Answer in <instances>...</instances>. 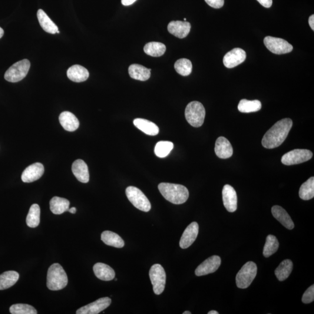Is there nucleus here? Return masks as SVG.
I'll list each match as a JSON object with an SVG mask.
<instances>
[{"label":"nucleus","mask_w":314,"mask_h":314,"mask_svg":"<svg viewBox=\"0 0 314 314\" xmlns=\"http://www.w3.org/2000/svg\"><path fill=\"white\" fill-rule=\"evenodd\" d=\"M293 121L291 119L285 118L277 122L264 135L262 144L268 149H272L280 146L286 140L292 129Z\"/></svg>","instance_id":"f257e3e1"},{"label":"nucleus","mask_w":314,"mask_h":314,"mask_svg":"<svg viewBox=\"0 0 314 314\" xmlns=\"http://www.w3.org/2000/svg\"><path fill=\"white\" fill-rule=\"evenodd\" d=\"M158 189L165 199L174 204L184 203L189 196L187 188L181 184L161 183Z\"/></svg>","instance_id":"f03ea898"},{"label":"nucleus","mask_w":314,"mask_h":314,"mask_svg":"<svg viewBox=\"0 0 314 314\" xmlns=\"http://www.w3.org/2000/svg\"><path fill=\"white\" fill-rule=\"evenodd\" d=\"M68 282L67 273L60 264L55 263L49 268L47 277V286L51 290L65 288Z\"/></svg>","instance_id":"7ed1b4c3"},{"label":"nucleus","mask_w":314,"mask_h":314,"mask_svg":"<svg viewBox=\"0 0 314 314\" xmlns=\"http://www.w3.org/2000/svg\"><path fill=\"white\" fill-rule=\"evenodd\" d=\"M206 110L203 105L198 101H192L187 105L185 110V117L188 123L195 128H199L203 125Z\"/></svg>","instance_id":"20e7f679"},{"label":"nucleus","mask_w":314,"mask_h":314,"mask_svg":"<svg viewBox=\"0 0 314 314\" xmlns=\"http://www.w3.org/2000/svg\"><path fill=\"white\" fill-rule=\"evenodd\" d=\"M257 267L252 261L247 262L237 273L236 277V285L240 289L249 287L257 275Z\"/></svg>","instance_id":"39448f33"},{"label":"nucleus","mask_w":314,"mask_h":314,"mask_svg":"<svg viewBox=\"0 0 314 314\" xmlns=\"http://www.w3.org/2000/svg\"><path fill=\"white\" fill-rule=\"evenodd\" d=\"M30 67L31 62L27 59L16 62L6 71L4 78L12 83L21 81L27 75Z\"/></svg>","instance_id":"423d86ee"},{"label":"nucleus","mask_w":314,"mask_h":314,"mask_svg":"<svg viewBox=\"0 0 314 314\" xmlns=\"http://www.w3.org/2000/svg\"><path fill=\"white\" fill-rule=\"evenodd\" d=\"M126 194L128 200L137 209L144 212H148L151 210L150 201L139 188L129 186L126 189Z\"/></svg>","instance_id":"0eeeda50"},{"label":"nucleus","mask_w":314,"mask_h":314,"mask_svg":"<svg viewBox=\"0 0 314 314\" xmlns=\"http://www.w3.org/2000/svg\"><path fill=\"white\" fill-rule=\"evenodd\" d=\"M149 276L155 295H159L164 292L166 284V273L160 264H154L149 272Z\"/></svg>","instance_id":"6e6552de"},{"label":"nucleus","mask_w":314,"mask_h":314,"mask_svg":"<svg viewBox=\"0 0 314 314\" xmlns=\"http://www.w3.org/2000/svg\"><path fill=\"white\" fill-rule=\"evenodd\" d=\"M313 154L306 149H295L283 155L281 161L286 165H292L305 163L312 159Z\"/></svg>","instance_id":"1a4fd4ad"},{"label":"nucleus","mask_w":314,"mask_h":314,"mask_svg":"<svg viewBox=\"0 0 314 314\" xmlns=\"http://www.w3.org/2000/svg\"><path fill=\"white\" fill-rule=\"evenodd\" d=\"M264 45L270 52L275 54L289 53L293 50V46L285 40L267 36L264 40Z\"/></svg>","instance_id":"9d476101"},{"label":"nucleus","mask_w":314,"mask_h":314,"mask_svg":"<svg viewBox=\"0 0 314 314\" xmlns=\"http://www.w3.org/2000/svg\"><path fill=\"white\" fill-rule=\"evenodd\" d=\"M111 299L102 297L89 305L81 307L77 311V314H97L111 305Z\"/></svg>","instance_id":"9b49d317"},{"label":"nucleus","mask_w":314,"mask_h":314,"mask_svg":"<svg viewBox=\"0 0 314 314\" xmlns=\"http://www.w3.org/2000/svg\"><path fill=\"white\" fill-rule=\"evenodd\" d=\"M221 264V259L219 256H211L197 268L195 274L197 276H201L214 273L219 269Z\"/></svg>","instance_id":"f8f14e48"},{"label":"nucleus","mask_w":314,"mask_h":314,"mask_svg":"<svg viewBox=\"0 0 314 314\" xmlns=\"http://www.w3.org/2000/svg\"><path fill=\"white\" fill-rule=\"evenodd\" d=\"M246 58L245 51L235 48L227 52L223 59L224 64L227 68H233L243 63Z\"/></svg>","instance_id":"ddd939ff"},{"label":"nucleus","mask_w":314,"mask_h":314,"mask_svg":"<svg viewBox=\"0 0 314 314\" xmlns=\"http://www.w3.org/2000/svg\"><path fill=\"white\" fill-rule=\"evenodd\" d=\"M223 203L228 212L233 213L237 207V197L235 190L230 185H224L223 190Z\"/></svg>","instance_id":"4468645a"},{"label":"nucleus","mask_w":314,"mask_h":314,"mask_svg":"<svg viewBox=\"0 0 314 314\" xmlns=\"http://www.w3.org/2000/svg\"><path fill=\"white\" fill-rule=\"evenodd\" d=\"M44 173V165L39 163H35L26 168L22 173V180L25 183H31L39 179Z\"/></svg>","instance_id":"2eb2a0df"},{"label":"nucleus","mask_w":314,"mask_h":314,"mask_svg":"<svg viewBox=\"0 0 314 314\" xmlns=\"http://www.w3.org/2000/svg\"><path fill=\"white\" fill-rule=\"evenodd\" d=\"M199 226L196 222L191 223L185 229L181 237L179 245L181 249L189 247L196 240L198 236Z\"/></svg>","instance_id":"dca6fc26"},{"label":"nucleus","mask_w":314,"mask_h":314,"mask_svg":"<svg viewBox=\"0 0 314 314\" xmlns=\"http://www.w3.org/2000/svg\"><path fill=\"white\" fill-rule=\"evenodd\" d=\"M191 25L186 21H171L168 25V31L178 38L183 39L189 34Z\"/></svg>","instance_id":"f3484780"},{"label":"nucleus","mask_w":314,"mask_h":314,"mask_svg":"<svg viewBox=\"0 0 314 314\" xmlns=\"http://www.w3.org/2000/svg\"><path fill=\"white\" fill-rule=\"evenodd\" d=\"M215 152L217 156L222 159H227L232 157L233 150L230 141L224 137L217 138L215 146Z\"/></svg>","instance_id":"a211bd4d"},{"label":"nucleus","mask_w":314,"mask_h":314,"mask_svg":"<svg viewBox=\"0 0 314 314\" xmlns=\"http://www.w3.org/2000/svg\"><path fill=\"white\" fill-rule=\"evenodd\" d=\"M72 171L77 179L82 183H87L89 181L88 167L84 161L76 160L72 164Z\"/></svg>","instance_id":"6ab92c4d"},{"label":"nucleus","mask_w":314,"mask_h":314,"mask_svg":"<svg viewBox=\"0 0 314 314\" xmlns=\"http://www.w3.org/2000/svg\"><path fill=\"white\" fill-rule=\"evenodd\" d=\"M272 214L274 218L287 229L292 230L295 227L292 218L282 207L275 206L272 208Z\"/></svg>","instance_id":"aec40b11"},{"label":"nucleus","mask_w":314,"mask_h":314,"mask_svg":"<svg viewBox=\"0 0 314 314\" xmlns=\"http://www.w3.org/2000/svg\"><path fill=\"white\" fill-rule=\"evenodd\" d=\"M59 122L64 130L69 132H74L79 127L78 118L70 112H62L59 117Z\"/></svg>","instance_id":"412c9836"},{"label":"nucleus","mask_w":314,"mask_h":314,"mask_svg":"<svg viewBox=\"0 0 314 314\" xmlns=\"http://www.w3.org/2000/svg\"><path fill=\"white\" fill-rule=\"evenodd\" d=\"M67 77L71 81L80 83L87 80L89 77V72L87 69L81 65L72 66L67 71Z\"/></svg>","instance_id":"4be33fe9"},{"label":"nucleus","mask_w":314,"mask_h":314,"mask_svg":"<svg viewBox=\"0 0 314 314\" xmlns=\"http://www.w3.org/2000/svg\"><path fill=\"white\" fill-rule=\"evenodd\" d=\"M37 16L40 25L45 32L50 34H59L57 26L49 18L44 10L39 9Z\"/></svg>","instance_id":"5701e85b"},{"label":"nucleus","mask_w":314,"mask_h":314,"mask_svg":"<svg viewBox=\"0 0 314 314\" xmlns=\"http://www.w3.org/2000/svg\"><path fill=\"white\" fill-rule=\"evenodd\" d=\"M93 271L95 276L102 280H112L115 276L114 270L111 267L103 263L95 264L93 267Z\"/></svg>","instance_id":"b1692460"},{"label":"nucleus","mask_w":314,"mask_h":314,"mask_svg":"<svg viewBox=\"0 0 314 314\" xmlns=\"http://www.w3.org/2000/svg\"><path fill=\"white\" fill-rule=\"evenodd\" d=\"M151 70L139 64H132L129 67V74L135 80L146 81L150 78Z\"/></svg>","instance_id":"393cba45"},{"label":"nucleus","mask_w":314,"mask_h":314,"mask_svg":"<svg viewBox=\"0 0 314 314\" xmlns=\"http://www.w3.org/2000/svg\"><path fill=\"white\" fill-rule=\"evenodd\" d=\"M134 124L138 130L150 135H155L159 133V128L153 122L142 118H136Z\"/></svg>","instance_id":"a878e982"},{"label":"nucleus","mask_w":314,"mask_h":314,"mask_svg":"<svg viewBox=\"0 0 314 314\" xmlns=\"http://www.w3.org/2000/svg\"><path fill=\"white\" fill-rule=\"evenodd\" d=\"M101 239L108 246L116 248H122L125 246L124 240L118 234L111 231L106 230L102 232Z\"/></svg>","instance_id":"bb28decb"},{"label":"nucleus","mask_w":314,"mask_h":314,"mask_svg":"<svg viewBox=\"0 0 314 314\" xmlns=\"http://www.w3.org/2000/svg\"><path fill=\"white\" fill-rule=\"evenodd\" d=\"M19 275L14 270L6 271L0 275V290H5L14 286L18 282Z\"/></svg>","instance_id":"cd10ccee"},{"label":"nucleus","mask_w":314,"mask_h":314,"mask_svg":"<svg viewBox=\"0 0 314 314\" xmlns=\"http://www.w3.org/2000/svg\"><path fill=\"white\" fill-rule=\"evenodd\" d=\"M69 204L70 203L67 199L59 197H54L49 202L51 212L56 215H60L68 211Z\"/></svg>","instance_id":"c85d7f7f"},{"label":"nucleus","mask_w":314,"mask_h":314,"mask_svg":"<svg viewBox=\"0 0 314 314\" xmlns=\"http://www.w3.org/2000/svg\"><path fill=\"white\" fill-rule=\"evenodd\" d=\"M293 264L290 260H285L279 264L275 271V275L279 281L288 278L293 270Z\"/></svg>","instance_id":"c756f323"},{"label":"nucleus","mask_w":314,"mask_h":314,"mask_svg":"<svg viewBox=\"0 0 314 314\" xmlns=\"http://www.w3.org/2000/svg\"><path fill=\"white\" fill-rule=\"evenodd\" d=\"M166 51V46L159 42H150L145 45V53L151 57H158L164 55Z\"/></svg>","instance_id":"7c9ffc66"},{"label":"nucleus","mask_w":314,"mask_h":314,"mask_svg":"<svg viewBox=\"0 0 314 314\" xmlns=\"http://www.w3.org/2000/svg\"><path fill=\"white\" fill-rule=\"evenodd\" d=\"M41 222V208L38 204H34L30 208L26 224L32 228L38 227Z\"/></svg>","instance_id":"2f4dec72"},{"label":"nucleus","mask_w":314,"mask_h":314,"mask_svg":"<svg viewBox=\"0 0 314 314\" xmlns=\"http://www.w3.org/2000/svg\"><path fill=\"white\" fill-rule=\"evenodd\" d=\"M262 107L261 102L259 100H248L243 99L238 105V110L243 113H250L259 111Z\"/></svg>","instance_id":"473e14b6"},{"label":"nucleus","mask_w":314,"mask_h":314,"mask_svg":"<svg viewBox=\"0 0 314 314\" xmlns=\"http://www.w3.org/2000/svg\"><path fill=\"white\" fill-rule=\"evenodd\" d=\"M299 196L303 200H309L314 197V178H310L301 186Z\"/></svg>","instance_id":"72a5a7b5"},{"label":"nucleus","mask_w":314,"mask_h":314,"mask_svg":"<svg viewBox=\"0 0 314 314\" xmlns=\"http://www.w3.org/2000/svg\"><path fill=\"white\" fill-rule=\"evenodd\" d=\"M279 247V243L276 237L269 234L267 237L266 244L264 247V256L268 258L272 256L278 250Z\"/></svg>","instance_id":"f704fd0d"},{"label":"nucleus","mask_w":314,"mask_h":314,"mask_svg":"<svg viewBox=\"0 0 314 314\" xmlns=\"http://www.w3.org/2000/svg\"><path fill=\"white\" fill-rule=\"evenodd\" d=\"M175 69L179 75L183 77H187L192 71V64L189 59L181 58L175 62Z\"/></svg>","instance_id":"c9c22d12"},{"label":"nucleus","mask_w":314,"mask_h":314,"mask_svg":"<svg viewBox=\"0 0 314 314\" xmlns=\"http://www.w3.org/2000/svg\"><path fill=\"white\" fill-rule=\"evenodd\" d=\"M174 144L169 141H161L155 145L154 152L155 155L159 158H165L168 156L173 150Z\"/></svg>","instance_id":"e433bc0d"},{"label":"nucleus","mask_w":314,"mask_h":314,"mask_svg":"<svg viewBox=\"0 0 314 314\" xmlns=\"http://www.w3.org/2000/svg\"><path fill=\"white\" fill-rule=\"evenodd\" d=\"M12 314H37V311L31 305L26 304H16L9 309Z\"/></svg>","instance_id":"4c0bfd02"},{"label":"nucleus","mask_w":314,"mask_h":314,"mask_svg":"<svg viewBox=\"0 0 314 314\" xmlns=\"http://www.w3.org/2000/svg\"><path fill=\"white\" fill-rule=\"evenodd\" d=\"M314 300V285L311 286L307 289L302 297V302L305 304H309Z\"/></svg>","instance_id":"58836bf2"},{"label":"nucleus","mask_w":314,"mask_h":314,"mask_svg":"<svg viewBox=\"0 0 314 314\" xmlns=\"http://www.w3.org/2000/svg\"><path fill=\"white\" fill-rule=\"evenodd\" d=\"M208 5L214 8H222L224 5V0H205Z\"/></svg>","instance_id":"ea45409f"},{"label":"nucleus","mask_w":314,"mask_h":314,"mask_svg":"<svg viewBox=\"0 0 314 314\" xmlns=\"http://www.w3.org/2000/svg\"><path fill=\"white\" fill-rule=\"evenodd\" d=\"M257 1L266 8H270L272 5V0H257Z\"/></svg>","instance_id":"a19ab883"},{"label":"nucleus","mask_w":314,"mask_h":314,"mask_svg":"<svg viewBox=\"0 0 314 314\" xmlns=\"http://www.w3.org/2000/svg\"><path fill=\"white\" fill-rule=\"evenodd\" d=\"M136 1L137 0H121V2L124 6H130L134 4Z\"/></svg>","instance_id":"79ce46f5"},{"label":"nucleus","mask_w":314,"mask_h":314,"mask_svg":"<svg viewBox=\"0 0 314 314\" xmlns=\"http://www.w3.org/2000/svg\"><path fill=\"white\" fill-rule=\"evenodd\" d=\"M309 23L310 26L311 28L312 29L313 31L314 30V15H312L310 16L309 19Z\"/></svg>","instance_id":"37998d69"},{"label":"nucleus","mask_w":314,"mask_h":314,"mask_svg":"<svg viewBox=\"0 0 314 314\" xmlns=\"http://www.w3.org/2000/svg\"><path fill=\"white\" fill-rule=\"evenodd\" d=\"M68 211L72 214H75L76 212H77V208H76L75 207H72L70 208V209H69V208Z\"/></svg>","instance_id":"c03bdc74"},{"label":"nucleus","mask_w":314,"mask_h":314,"mask_svg":"<svg viewBox=\"0 0 314 314\" xmlns=\"http://www.w3.org/2000/svg\"><path fill=\"white\" fill-rule=\"evenodd\" d=\"M4 30H3L1 27H0V39H1L3 35H4Z\"/></svg>","instance_id":"a18cd8bd"},{"label":"nucleus","mask_w":314,"mask_h":314,"mask_svg":"<svg viewBox=\"0 0 314 314\" xmlns=\"http://www.w3.org/2000/svg\"><path fill=\"white\" fill-rule=\"evenodd\" d=\"M219 313L216 312V311H211V312H208V314H218Z\"/></svg>","instance_id":"49530a36"},{"label":"nucleus","mask_w":314,"mask_h":314,"mask_svg":"<svg viewBox=\"0 0 314 314\" xmlns=\"http://www.w3.org/2000/svg\"><path fill=\"white\" fill-rule=\"evenodd\" d=\"M191 313L190 312H185L183 313V314H191Z\"/></svg>","instance_id":"de8ad7c7"},{"label":"nucleus","mask_w":314,"mask_h":314,"mask_svg":"<svg viewBox=\"0 0 314 314\" xmlns=\"http://www.w3.org/2000/svg\"><path fill=\"white\" fill-rule=\"evenodd\" d=\"M186 20H187V19H186V18H184V21H186Z\"/></svg>","instance_id":"09e8293b"}]
</instances>
